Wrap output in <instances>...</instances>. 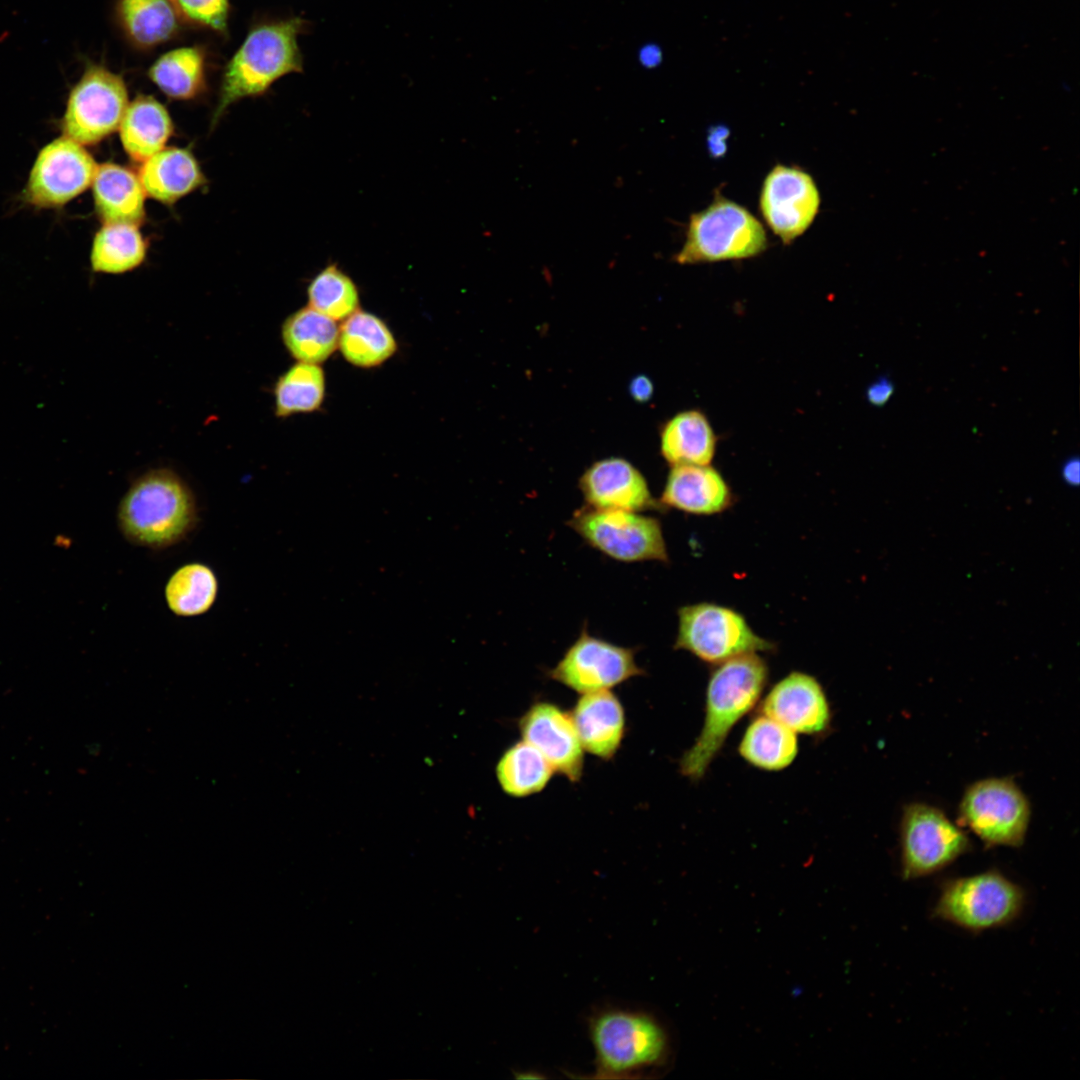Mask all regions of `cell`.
I'll list each match as a JSON object with an SVG mask.
<instances>
[{
    "mask_svg": "<svg viewBox=\"0 0 1080 1080\" xmlns=\"http://www.w3.org/2000/svg\"><path fill=\"white\" fill-rule=\"evenodd\" d=\"M587 1032L594 1051L593 1078H661L675 1064V1031L654 1010L600 1006L588 1015Z\"/></svg>",
    "mask_w": 1080,
    "mask_h": 1080,
    "instance_id": "obj_1",
    "label": "cell"
},
{
    "mask_svg": "<svg viewBox=\"0 0 1080 1080\" xmlns=\"http://www.w3.org/2000/svg\"><path fill=\"white\" fill-rule=\"evenodd\" d=\"M199 510L188 483L167 467L134 479L117 510V523L131 544L163 550L184 541L196 528Z\"/></svg>",
    "mask_w": 1080,
    "mask_h": 1080,
    "instance_id": "obj_2",
    "label": "cell"
},
{
    "mask_svg": "<svg viewBox=\"0 0 1080 1080\" xmlns=\"http://www.w3.org/2000/svg\"><path fill=\"white\" fill-rule=\"evenodd\" d=\"M767 678V664L758 653L716 665L707 684L702 729L680 760L683 776L698 780L705 775L732 728L758 703Z\"/></svg>",
    "mask_w": 1080,
    "mask_h": 1080,
    "instance_id": "obj_3",
    "label": "cell"
},
{
    "mask_svg": "<svg viewBox=\"0 0 1080 1080\" xmlns=\"http://www.w3.org/2000/svg\"><path fill=\"white\" fill-rule=\"evenodd\" d=\"M308 22L292 17L253 29L227 64L214 121L235 101L264 93L280 77L303 71L298 36Z\"/></svg>",
    "mask_w": 1080,
    "mask_h": 1080,
    "instance_id": "obj_4",
    "label": "cell"
},
{
    "mask_svg": "<svg viewBox=\"0 0 1080 1080\" xmlns=\"http://www.w3.org/2000/svg\"><path fill=\"white\" fill-rule=\"evenodd\" d=\"M1027 903L1022 886L1002 872L980 873L944 879L931 910L933 919L972 934L998 929L1021 917Z\"/></svg>",
    "mask_w": 1080,
    "mask_h": 1080,
    "instance_id": "obj_5",
    "label": "cell"
},
{
    "mask_svg": "<svg viewBox=\"0 0 1080 1080\" xmlns=\"http://www.w3.org/2000/svg\"><path fill=\"white\" fill-rule=\"evenodd\" d=\"M767 247L761 222L744 206L716 193L709 206L690 216L685 242L673 260L682 265L740 260Z\"/></svg>",
    "mask_w": 1080,
    "mask_h": 1080,
    "instance_id": "obj_6",
    "label": "cell"
},
{
    "mask_svg": "<svg viewBox=\"0 0 1080 1080\" xmlns=\"http://www.w3.org/2000/svg\"><path fill=\"white\" fill-rule=\"evenodd\" d=\"M1031 818V806L1020 787L1008 777H990L970 784L964 791L958 821L986 848L1023 845Z\"/></svg>",
    "mask_w": 1080,
    "mask_h": 1080,
    "instance_id": "obj_7",
    "label": "cell"
},
{
    "mask_svg": "<svg viewBox=\"0 0 1080 1080\" xmlns=\"http://www.w3.org/2000/svg\"><path fill=\"white\" fill-rule=\"evenodd\" d=\"M774 644L756 634L738 611L709 602L689 604L678 610L675 649L717 665L731 658L766 652Z\"/></svg>",
    "mask_w": 1080,
    "mask_h": 1080,
    "instance_id": "obj_8",
    "label": "cell"
},
{
    "mask_svg": "<svg viewBox=\"0 0 1080 1080\" xmlns=\"http://www.w3.org/2000/svg\"><path fill=\"white\" fill-rule=\"evenodd\" d=\"M588 545L622 562H668L660 521L624 510L583 507L567 522Z\"/></svg>",
    "mask_w": 1080,
    "mask_h": 1080,
    "instance_id": "obj_9",
    "label": "cell"
},
{
    "mask_svg": "<svg viewBox=\"0 0 1080 1080\" xmlns=\"http://www.w3.org/2000/svg\"><path fill=\"white\" fill-rule=\"evenodd\" d=\"M900 872L903 880L938 873L971 850L966 833L938 807L913 802L900 820Z\"/></svg>",
    "mask_w": 1080,
    "mask_h": 1080,
    "instance_id": "obj_10",
    "label": "cell"
},
{
    "mask_svg": "<svg viewBox=\"0 0 1080 1080\" xmlns=\"http://www.w3.org/2000/svg\"><path fill=\"white\" fill-rule=\"evenodd\" d=\"M128 104L123 78L87 62L68 95L61 120L64 136L80 145L96 144L119 128Z\"/></svg>",
    "mask_w": 1080,
    "mask_h": 1080,
    "instance_id": "obj_11",
    "label": "cell"
},
{
    "mask_svg": "<svg viewBox=\"0 0 1080 1080\" xmlns=\"http://www.w3.org/2000/svg\"><path fill=\"white\" fill-rule=\"evenodd\" d=\"M635 660V650L592 636L584 628L549 677L578 692L610 688L643 674Z\"/></svg>",
    "mask_w": 1080,
    "mask_h": 1080,
    "instance_id": "obj_12",
    "label": "cell"
},
{
    "mask_svg": "<svg viewBox=\"0 0 1080 1080\" xmlns=\"http://www.w3.org/2000/svg\"><path fill=\"white\" fill-rule=\"evenodd\" d=\"M98 165L77 142L61 137L38 154L25 191V200L40 208L59 207L84 192L93 182Z\"/></svg>",
    "mask_w": 1080,
    "mask_h": 1080,
    "instance_id": "obj_13",
    "label": "cell"
},
{
    "mask_svg": "<svg viewBox=\"0 0 1080 1080\" xmlns=\"http://www.w3.org/2000/svg\"><path fill=\"white\" fill-rule=\"evenodd\" d=\"M820 194L813 177L805 170L776 164L766 175L759 208L770 230L783 244L801 236L815 220Z\"/></svg>",
    "mask_w": 1080,
    "mask_h": 1080,
    "instance_id": "obj_14",
    "label": "cell"
},
{
    "mask_svg": "<svg viewBox=\"0 0 1080 1080\" xmlns=\"http://www.w3.org/2000/svg\"><path fill=\"white\" fill-rule=\"evenodd\" d=\"M523 740L536 748L554 771L577 782L583 771V747L570 713L549 702L533 704L520 718Z\"/></svg>",
    "mask_w": 1080,
    "mask_h": 1080,
    "instance_id": "obj_15",
    "label": "cell"
},
{
    "mask_svg": "<svg viewBox=\"0 0 1080 1080\" xmlns=\"http://www.w3.org/2000/svg\"><path fill=\"white\" fill-rule=\"evenodd\" d=\"M579 487L592 508L631 512L663 509L641 472L622 458L592 464L580 478Z\"/></svg>",
    "mask_w": 1080,
    "mask_h": 1080,
    "instance_id": "obj_16",
    "label": "cell"
},
{
    "mask_svg": "<svg viewBox=\"0 0 1080 1080\" xmlns=\"http://www.w3.org/2000/svg\"><path fill=\"white\" fill-rule=\"evenodd\" d=\"M762 714L795 733L818 735L830 724L831 711L823 687L813 676L791 672L778 681L762 702Z\"/></svg>",
    "mask_w": 1080,
    "mask_h": 1080,
    "instance_id": "obj_17",
    "label": "cell"
},
{
    "mask_svg": "<svg viewBox=\"0 0 1080 1080\" xmlns=\"http://www.w3.org/2000/svg\"><path fill=\"white\" fill-rule=\"evenodd\" d=\"M734 495L721 473L710 465L672 466L659 503L693 515H714L733 504Z\"/></svg>",
    "mask_w": 1080,
    "mask_h": 1080,
    "instance_id": "obj_18",
    "label": "cell"
},
{
    "mask_svg": "<svg viewBox=\"0 0 1080 1080\" xmlns=\"http://www.w3.org/2000/svg\"><path fill=\"white\" fill-rule=\"evenodd\" d=\"M570 714L583 749L601 759H611L625 731L620 700L609 690L584 693Z\"/></svg>",
    "mask_w": 1080,
    "mask_h": 1080,
    "instance_id": "obj_19",
    "label": "cell"
},
{
    "mask_svg": "<svg viewBox=\"0 0 1080 1080\" xmlns=\"http://www.w3.org/2000/svg\"><path fill=\"white\" fill-rule=\"evenodd\" d=\"M92 186L96 212L104 224L139 226L144 221L146 193L131 170L115 163L101 164Z\"/></svg>",
    "mask_w": 1080,
    "mask_h": 1080,
    "instance_id": "obj_20",
    "label": "cell"
},
{
    "mask_svg": "<svg viewBox=\"0 0 1080 1080\" xmlns=\"http://www.w3.org/2000/svg\"><path fill=\"white\" fill-rule=\"evenodd\" d=\"M138 177L146 195L164 204L176 202L206 181L193 154L178 147H164L145 160Z\"/></svg>",
    "mask_w": 1080,
    "mask_h": 1080,
    "instance_id": "obj_21",
    "label": "cell"
},
{
    "mask_svg": "<svg viewBox=\"0 0 1080 1080\" xmlns=\"http://www.w3.org/2000/svg\"><path fill=\"white\" fill-rule=\"evenodd\" d=\"M119 131L127 155L143 163L165 147L173 133V123L160 102L140 95L128 104Z\"/></svg>",
    "mask_w": 1080,
    "mask_h": 1080,
    "instance_id": "obj_22",
    "label": "cell"
},
{
    "mask_svg": "<svg viewBox=\"0 0 1080 1080\" xmlns=\"http://www.w3.org/2000/svg\"><path fill=\"white\" fill-rule=\"evenodd\" d=\"M397 348L390 328L370 312L358 309L339 327L338 349L353 366H380L396 353Z\"/></svg>",
    "mask_w": 1080,
    "mask_h": 1080,
    "instance_id": "obj_23",
    "label": "cell"
},
{
    "mask_svg": "<svg viewBox=\"0 0 1080 1080\" xmlns=\"http://www.w3.org/2000/svg\"><path fill=\"white\" fill-rule=\"evenodd\" d=\"M716 445L717 437L709 420L698 410L678 413L661 432V453L672 466L710 465Z\"/></svg>",
    "mask_w": 1080,
    "mask_h": 1080,
    "instance_id": "obj_24",
    "label": "cell"
},
{
    "mask_svg": "<svg viewBox=\"0 0 1080 1080\" xmlns=\"http://www.w3.org/2000/svg\"><path fill=\"white\" fill-rule=\"evenodd\" d=\"M336 321L309 305L290 314L282 323L281 338L289 354L301 362L321 364L338 348Z\"/></svg>",
    "mask_w": 1080,
    "mask_h": 1080,
    "instance_id": "obj_25",
    "label": "cell"
},
{
    "mask_svg": "<svg viewBox=\"0 0 1080 1080\" xmlns=\"http://www.w3.org/2000/svg\"><path fill=\"white\" fill-rule=\"evenodd\" d=\"M739 753L752 766L778 771L788 767L798 753L796 733L764 714L747 727L739 744Z\"/></svg>",
    "mask_w": 1080,
    "mask_h": 1080,
    "instance_id": "obj_26",
    "label": "cell"
},
{
    "mask_svg": "<svg viewBox=\"0 0 1080 1080\" xmlns=\"http://www.w3.org/2000/svg\"><path fill=\"white\" fill-rule=\"evenodd\" d=\"M326 391L320 364L297 361L282 373L273 388L274 412L279 418L319 410Z\"/></svg>",
    "mask_w": 1080,
    "mask_h": 1080,
    "instance_id": "obj_27",
    "label": "cell"
},
{
    "mask_svg": "<svg viewBox=\"0 0 1080 1080\" xmlns=\"http://www.w3.org/2000/svg\"><path fill=\"white\" fill-rule=\"evenodd\" d=\"M218 595L215 572L201 562L182 565L169 577L164 597L169 610L180 617L199 616L214 605Z\"/></svg>",
    "mask_w": 1080,
    "mask_h": 1080,
    "instance_id": "obj_28",
    "label": "cell"
},
{
    "mask_svg": "<svg viewBox=\"0 0 1080 1080\" xmlns=\"http://www.w3.org/2000/svg\"><path fill=\"white\" fill-rule=\"evenodd\" d=\"M146 242L138 226L125 223L104 224L96 233L91 250L95 272L120 274L137 268L146 257Z\"/></svg>",
    "mask_w": 1080,
    "mask_h": 1080,
    "instance_id": "obj_29",
    "label": "cell"
},
{
    "mask_svg": "<svg viewBox=\"0 0 1080 1080\" xmlns=\"http://www.w3.org/2000/svg\"><path fill=\"white\" fill-rule=\"evenodd\" d=\"M554 770L532 745L517 742L509 747L496 766L502 790L513 797H525L544 789Z\"/></svg>",
    "mask_w": 1080,
    "mask_h": 1080,
    "instance_id": "obj_30",
    "label": "cell"
},
{
    "mask_svg": "<svg viewBox=\"0 0 1080 1080\" xmlns=\"http://www.w3.org/2000/svg\"><path fill=\"white\" fill-rule=\"evenodd\" d=\"M118 16L131 39L142 46L162 43L178 28L170 0H119Z\"/></svg>",
    "mask_w": 1080,
    "mask_h": 1080,
    "instance_id": "obj_31",
    "label": "cell"
},
{
    "mask_svg": "<svg viewBox=\"0 0 1080 1080\" xmlns=\"http://www.w3.org/2000/svg\"><path fill=\"white\" fill-rule=\"evenodd\" d=\"M149 77L169 97L191 99L204 85V54L196 47L172 50L153 64Z\"/></svg>",
    "mask_w": 1080,
    "mask_h": 1080,
    "instance_id": "obj_32",
    "label": "cell"
},
{
    "mask_svg": "<svg viewBox=\"0 0 1080 1080\" xmlns=\"http://www.w3.org/2000/svg\"><path fill=\"white\" fill-rule=\"evenodd\" d=\"M309 306L335 321H343L359 309L354 281L336 264L326 266L307 288Z\"/></svg>",
    "mask_w": 1080,
    "mask_h": 1080,
    "instance_id": "obj_33",
    "label": "cell"
},
{
    "mask_svg": "<svg viewBox=\"0 0 1080 1080\" xmlns=\"http://www.w3.org/2000/svg\"><path fill=\"white\" fill-rule=\"evenodd\" d=\"M187 21L223 32L227 27L228 0H170Z\"/></svg>",
    "mask_w": 1080,
    "mask_h": 1080,
    "instance_id": "obj_34",
    "label": "cell"
},
{
    "mask_svg": "<svg viewBox=\"0 0 1080 1080\" xmlns=\"http://www.w3.org/2000/svg\"><path fill=\"white\" fill-rule=\"evenodd\" d=\"M729 136L730 129L723 124L713 125L709 128L706 144L711 158L719 159L726 154Z\"/></svg>",
    "mask_w": 1080,
    "mask_h": 1080,
    "instance_id": "obj_35",
    "label": "cell"
},
{
    "mask_svg": "<svg viewBox=\"0 0 1080 1080\" xmlns=\"http://www.w3.org/2000/svg\"><path fill=\"white\" fill-rule=\"evenodd\" d=\"M895 387L888 377H879L866 389V399L873 406H883L894 393Z\"/></svg>",
    "mask_w": 1080,
    "mask_h": 1080,
    "instance_id": "obj_36",
    "label": "cell"
},
{
    "mask_svg": "<svg viewBox=\"0 0 1080 1080\" xmlns=\"http://www.w3.org/2000/svg\"><path fill=\"white\" fill-rule=\"evenodd\" d=\"M630 393L637 401H648L653 394L652 382L646 376H638L630 383Z\"/></svg>",
    "mask_w": 1080,
    "mask_h": 1080,
    "instance_id": "obj_37",
    "label": "cell"
},
{
    "mask_svg": "<svg viewBox=\"0 0 1080 1080\" xmlns=\"http://www.w3.org/2000/svg\"><path fill=\"white\" fill-rule=\"evenodd\" d=\"M1079 460L1077 457L1068 459L1062 467L1063 479L1071 484L1076 485L1079 482Z\"/></svg>",
    "mask_w": 1080,
    "mask_h": 1080,
    "instance_id": "obj_38",
    "label": "cell"
}]
</instances>
